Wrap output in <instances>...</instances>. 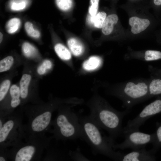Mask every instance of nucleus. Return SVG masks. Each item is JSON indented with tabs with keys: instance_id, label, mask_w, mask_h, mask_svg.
<instances>
[{
	"instance_id": "7",
	"label": "nucleus",
	"mask_w": 161,
	"mask_h": 161,
	"mask_svg": "<svg viewBox=\"0 0 161 161\" xmlns=\"http://www.w3.org/2000/svg\"><path fill=\"white\" fill-rule=\"evenodd\" d=\"M148 80L137 79L123 83L117 96L122 101L123 107L130 110L135 105L149 98Z\"/></svg>"
},
{
	"instance_id": "30",
	"label": "nucleus",
	"mask_w": 161,
	"mask_h": 161,
	"mask_svg": "<svg viewBox=\"0 0 161 161\" xmlns=\"http://www.w3.org/2000/svg\"><path fill=\"white\" fill-rule=\"evenodd\" d=\"M52 66L51 62L49 60H45L38 67L37 70V72L39 75L44 74L45 73L47 70L50 69Z\"/></svg>"
},
{
	"instance_id": "2",
	"label": "nucleus",
	"mask_w": 161,
	"mask_h": 161,
	"mask_svg": "<svg viewBox=\"0 0 161 161\" xmlns=\"http://www.w3.org/2000/svg\"><path fill=\"white\" fill-rule=\"evenodd\" d=\"M26 133V132H25ZM52 136L25 133L24 137L11 148H8L9 160L14 161H40L44 151L49 145Z\"/></svg>"
},
{
	"instance_id": "20",
	"label": "nucleus",
	"mask_w": 161,
	"mask_h": 161,
	"mask_svg": "<svg viewBox=\"0 0 161 161\" xmlns=\"http://www.w3.org/2000/svg\"><path fill=\"white\" fill-rule=\"evenodd\" d=\"M55 52L61 59L68 60L71 58V55L69 50L62 44L58 43L54 47Z\"/></svg>"
},
{
	"instance_id": "28",
	"label": "nucleus",
	"mask_w": 161,
	"mask_h": 161,
	"mask_svg": "<svg viewBox=\"0 0 161 161\" xmlns=\"http://www.w3.org/2000/svg\"><path fill=\"white\" fill-rule=\"evenodd\" d=\"M10 85V81L8 80L4 81L0 87V101H2L4 98L8 91Z\"/></svg>"
},
{
	"instance_id": "6",
	"label": "nucleus",
	"mask_w": 161,
	"mask_h": 161,
	"mask_svg": "<svg viewBox=\"0 0 161 161\" xmlns=\"http://www.w3.org/2000/svg\"><path fill=\"white\" fill-rule=\"evenodd\" d=\"M23 112H14L8 114L0 129V147L13 146L24 137Z\"/></svg>"
},
{
	"instance_id": "17",
	"label": "nucleus",
	"mask_w": 161,
	"mask_h": 161,
	"mask_svg": "<svg viewBox=\"0 0 161 161\" xmlns=\"http://www.w3.org/2000/svg\"><path fill=\"white\" fill-rule=\"evenodd\" d=\"M101 63L102 60L100 57L97 56H92L83 62V67L86 71H92L100 67Z\"/></svg>"
},
{
	"instance_id": "35",
	"label": "nucleus",
	"mask_w": 161,
	"mask_h": 161,
	"mask_svg": "<svg viewBox=\"0 0 161 161\" xmlns=\"http://www.w3.org/2000/svg\"><path fill=\"white\" fill-rule=\"evenodd\" d=\"M130 0L133 1V0Z\"/></svg>"
},
{
	"instance_id": "1",
	"label": "nucleus",
	"mask_w": 161,
	"mask_h": 161,
	"mask_svg": "<svg viewBox=\"0 0 161 161\" xmlns=\"http://www.w3.org/2000/svg\"><path fill=\"white\" fill-rule=\"evenodd\" d=\"M78 114L83 133V140L90 146L93 154H101L117 161L119 151H116L112 147L114 140L109 136H103L100 128L88 115Z\"/></svg>"
},
{
	"instance_id": "3",
	"label": "nucleus",
	"mask_w": 161,
	"mask_h": 161,
	"mask_svg": "<svg viewBox=\"0 0 161 161\" xmlns=\"http://www.w3.org/2000/svg\"><path fill=\"white\" fill-rule=\"evenodd\" d=\"M100 103L97 106H91L90 113L88 116L100 129L106 130L109 136L114 140L123 134L122 120L130 110L120 112L112 108L104 101Z\"/></svg>"
},
{
	"instance_id": "8",
	"label": "nucleus",
	"mask_w": 161,
	"mask_h": 161,
	"mask_svg": "<svg viewBox=\"0 0 161 161\" xmlns=\"http://www.w3.org/2000/svg\"><path fill=\"white\" fill-rule=\"evenodd\" d=\"M125 139L119 144H115L114 142L112 146L114 150H123L131 148L132 150H137L145 148L148 144L154 143V133L150 134L141 132L138 130H129L124 132Z\"/></svg>"
},
{
	"instance_id": "4",
	"label": "nucleus",
	"mask_w": 161,
	"mask_h": 161,
	"mask_svg": "<svg viewBox=\"0 0 161 161\" xmlns=\"http://www.w3.org/2000/svg\"><path fill=\"white\" fill-rule=\"evenodd\" d=\"M49 132L57 140H83V135L80 123L79 114L72 111L69 108H60L55 119L52 120Z\"/></svg>"
},
{
	"instance_id": "34",
	"label": "nucleus",
	"mask_w": 161,
	"mask_h": 161,
	"mask_svg": "<svg viewBox=\"0 0 161 161\" xmlns=\"http://www.w3.org/2000/svg\"><path fill=\"white\" fill-rule=\"evenodd\" d=\"M3 35L2 34L1 32L0 33V43L2 41L3 39Z\"/></svg>"
},
{
	"instance_id": "15",
	"label": "nucleus",
	"mask_w": 161,
	"mask_h": 161,
	"mask_svg": "<svg viewBox=\"0 0 161 161\" xmlns=\"http://www.w3.org/2000/svg\"><path fill=\"white\" fill-rule=\"evenodd\" d=\"M106 17V13L104 12H101L95 16L89 15L87 18V21L89 24L92 25L96 28H102Z\"/></svg>"
},
{
	"instance_id": "14",
	"label": "nucleus",
	"mask_w": 161,
	"mask_h": 161,
	"mask_svg": "<svg viewBox=\"0 0 161 161\" xmlns=\"http://www.w3.org/2000/svg\"><path fill=\"white\" fill-rule=\"evenodd\" d=\"M68 46L72 54L75 56L80 55L83 52L84 48L82 43L75 38H71L68 41Z\"/></svg>"
},
{
	"instance_id": "11",
	"label": "nucleus",
	"mask_w": 161,
	"mask_h": 161,
	"mask_svg": "<svg viewBox=\"0 0 161 161\" xmlns=\"http://www.w3.org/2000/svg\"><path fill=\"white\" fill-rule=\"evenodd\" d=\"M129 24L131 27V32L137 34L145 30L149 26L150 21L147 19L132 16L129 18Z\"/></svg>"
},
{
	"instance_id": "19",
	"label": "nucleus",
	"mask_w": 161,
	"mask_h": 161,
	"mask_svg": "<svg viewBox=\"0 0 161 161\" xmlns=\"http://www.w3.org/2000/svg\"><path fill=\"white\" fill-rule=\"evenodd\" d=\"M149 98L161 94V79H154L149 83Z\"/></svg>"
},
{
	"instance_id": "18",
	"label": "nucleus",
	"mask_w": 161,
	"mask_h": 161,
	"mask_svg": "<svg viewBox=\"0 0 161 161\" xmlns=\"http://www.w3.org/2000/svg\"><path fill=\"white\" fill-rule=\"evenodd\" d=\"M31 79L30 75L24 74L21 78L20 81V91L21 98L25 100L28 96V87Z\"/></svg>"
},
{
	"instance_id": "24",
	"label": "nucleus",
	"mask_w": 161,
	"mask_h": 161,
	"mask_svg": "<svg viewBox=\"0 0 161 161\" xmlns=\"http://www.w3.org/2000/svg\"><path fill=\"white\" fill-rule=\"evenodd\" d=\"M157 128L154 133L155 140L153 144V148L151 149L154 152L161 147V123L157 124Z\"/></svg>"
},
{
	"instance_id": "25",
	"label": "nucleus",
	"mask_w": 161,
	"mask_h": 161,
	"mask_svg": "<svg viewBox=\"0 0 161 161\" xmlns=\"http://www.w3.org/2000/svg\"><path fill=\"white\" fill-rule=\"evenodd\" d=\"M13 58L11 56H8L3 58L0 61V72H4L10 68L13 62Z\"/></svg>"
},
{
	"instance_id": "33",
	"label": "nucleus",
	"mask_w": 161,
	"mask_h": 161,
	"mask_svg": "<svg viewBox=\"0 0 161 161\" xmlns=\"http://www.w3.org/2000/svg\"><path fill=\"white\" fill-rule=\"evenodd\" d=\"M26 7V3L23 1L19 3L13 2L11 5V9L15 11L21 10L25 8Z\"/></svg>"
},
{
	"instance_id": "9",
	"label": "nucleus",
	"mask_w": 161,
	"mask_h": 161,
	"mask_svg": "<svg viewBox=\"0 0 161 161\" xmlns=\"http://www.w3.org/2000/svg\"><path fill=\"white\" fill-rule=\"evenodd\" d=\"M161 113V99H157L146 106L134 119L129 120L123 128V132L138 130L148 119Z\"/></svg>"
},
{
	"instance_id": "23",
	"label": "nucleus",
	"mask_w": 161,
	"mask_h": 161,
	"mask_svg": "<svg viewBox=\"0 0 161 161\" xmlns=\"http://www.w3.org/2000/svg\"><path fill=\"white\" fill-rule=\"evenodd\" d=\"M22 50L24 55L27 58H32L37 53L35 48L28 42L24 43L22 45Z\"/></svg>"
},
{
	"instance_id": "22",
	"label": "nucleus",
	"mask_w": 161,
	"mask_h": 161,
	"mask_svg": "<svg viewBox=\"0 0 161 161\" xmlns=\"http://www.w3.org/2000/svg\"><path fill=\"white\" fill-rule=\"evenodd\" d=\"M68 155L70 159L73 161H90L81 153L80 148L78 147L75 151H69Z\"/></svg>"
},
{
	"instance_id": "16",
	"label": "nucleus",
	"mask_w": 161,
	"mask_h": 161,
	"mask_svg": "<svg viewBox=\"0 0 161 161\" xmlns=\"http://www.w3.org/2000/svg\"><path fill=\"white\" fill-rule=\"evenodd\" d=\"M46 154L44 161H59L66 160L65 157L59 150L50 147L49 145L47 148Z\"/></svg>"
},
{
	"instance_id": "32",
	"label": "nucleus",
	"mask_w": 161,
	"mask_h": 161,
	"mask_svg": "<svg viewBox=\"0 0 161 161\" xmlns=\"http://www.w3.org/2000/svg\"><path fill=\"white\" fill-rule=\"evenodd\" d=\"M8 160V148L0 147V161H7Z\"/></svg>"
},
{
	"instance_id": "12",
	"label": "nucleus",
	"mask_w": 161,
	"mask_h": 161,
	"mask_svg": "<svg viewBox=\"0 0 161 161\" xmlns=\"http://www.w3.org/2000/svg\"><path fill=\"white\" fill-rule=\"evenodd\" d=\"M118 20V17L115 14H112L108 16L105 19L102 27V30L103 33L105 35L110 34Z\"/></svg>"
},
{
	"instance_id": "31",
	"label": "nucleus",
	"mask_w": 161,
	"mask_h": 161,
	"mask_svg": "<svg viewBox=\"0 0 161 161\" xmlns=\"http://www.w3.org/2000/svg\"><path fill=\"white\" fill-rule=\"evenodd\" d=\"M99 0H90L91 5L89 9V12L91 16L96 15L98 7Z\"/></svg>"
},
{
	"instance_id": "27",
	"label": "nucleus",
	"mask_w": 161,
	"mask_h": 161,
	"mask_svg": "<svg viewBox=\"0 0 161 161\" xmlns=\"http://www.w3.org/2000/svg\"><path fill=\"white\" fill-rule=\"evenodd\" d=\"M25 30L30 36L32 37L38 38L40 36V33L37 30H34L32 24L29 22H26L25 24Z\"/></svg>"
},
{
	"instance_id": "5",
	"label": "nucleus",
	"mask_w": 161,
	"mask_h": 161,
	"mask_svg": "<svg viewBox=\"0 0 161 161\" xmlns=\"http://www.w3.org/2000/svg\"><path fill=\"white\" fill-rule=\"evenodd\" d=\"M55 109L53 104L49 106L24 110L27 118L24 129L27 134L44 135L50 129L52 113Z\"/></svg>"
},
{
	"instance_id": "26",
	"label": "nucleus",
	"mask_w": 161,
	"mask_h": 161,
	"mask_svg": "<svg viewBox=\"0 0 161 161\" xmlns=\"http://www.w3.org/2000/svg\"><path fill=\"white\" fill-rule=\"evenodd\" d=\"M161 58V52L158 51L147 50L145 51L144 59L145 61H150Z\"/></svg>"
},
{
	"instance_id": "29",
	"label": "nucleus",
	"mask_w": 161,
	"mask_h": 161,
	"mask_svg": "<svg viewBox=\"0 0 161 161\" xmlns=\"http://www.w3.org/2000/svg\"><path fill=\"white\" fill-rule=\"evenodd\" d=\"M56 2L58 7L64 11L69 9L72 5V0H56Z\"/></svg>"
},
{
	"instance_id": "10",
	"label": "nucleus",
	"mask_w": 161,
	"mask_h": 161,
	"mask_svg": "<svg viewBox=\"0 0 161 161\" xmlns=\"http://www.w3.org/2000/svg\"><path fill=\"white\" fill-rule=\"evenodd\" d=\"M154 153L152 150H147L145 148L132 151L127 154L119 151L117 161H151L155 160Z\"/></svg>"
},
{
	"instance_id": "13",
	"label": "nucleus",
	"mask_w": 161,
	"mask_h": 161,
	"mask_svg": "<svg viewBox=\"0 0 161 161\" xmlns=\"http://www.w3.org/2000/svg\"><path fill=\"white\" fill-rule=\"evenodd\" d=\"M11 97L10 103L11 112H13V109L18 106L21 103L20 91V88L16 85H13L11 86L10 91Z\"/></svg>"
},
{
	"instance_id": "21",
	"label": "nucleus",
	"mask_w": 161,
	"mask_h": 161,
	"mask_svg": "<svg viewBox=\"0 0 161 161\" xmlns=\"http://www.w3.org/2000/svg\"><path fill=\"white\" fill-rule=\"evenodd\" d=\"M21 24L20 20L17 18L10 19L7 23L6 26L7 31L10 34H12L17 31Z\"/></svg>"
}]
</instances>
